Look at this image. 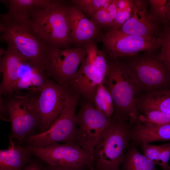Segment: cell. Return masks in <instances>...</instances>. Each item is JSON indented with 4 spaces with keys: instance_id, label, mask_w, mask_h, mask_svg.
I'll return each instance as SVG.
<instances>
[{
    "instance_id": "18",
    "label": "cell",
    "mask_w": 170,
    "mask_h": 170,
    "mask_svg": "<svg viewBox=\"0 0 170 170\" xmlns=\"http://www.w3.org/2000/svg\"><path fill=\"white\" fill-rule=\"evenodd\" d=\"M32 155L31 147L16 144L10 139L8 149L0 150V170H23Z\"/></svg>"
},
{
    "instance_id": "35",
    "label": "cell",
    "mask_w": 170,
    "mask_h": 170,
    "mask_svg": "<svg viewBox=\"0 0 170 170\" xmlns=\"http://www.w3.org/2000/svg\"><path fill=\"white\" fill-rule=\"evenodd\" d=\"M44 170H75L67 168L53 166L47 164L46 166L44 167Z\"/></svg>"
},
{
    "instance_id": "15",
    "label": "cell",
    "mask_w": 170,
    "mask_h": 170,
    "mask_svg": "<svg viewBox=\"0 0 170 170\" xmlns=\"http://www.w3.org/2000/svg\"><path fill=\"white\" fill-rule=\"evenodd\" d=\"M104 76L97 68L87 61L86 57L80 64L76 76L68 88L79 93L94 105L98 87L103 82Z\"/></svg>"
},
{
    "instance_id": "25",
    "label": "cell",
    "mask_w": 170,
    "mask_h": 170,
    "mask_svg": "<svg viewBox=\"0 0 170 170\" xmlns=\"http://www.w3.org/2000/svg\"><path fill=\"white\" fill-rule=\"evenodd\" d=\"M162 24L163 29L157 37L161 50L156 57L170 74V23L166 22Z\"/></svg>"
},
{
    "instance_id": "21",
    "label": "cell",
    "mask_w": 170,
    "mask_h": 170,
    "mask_svg": "<svg viewBox=\"0 0 170 170\" xmlns=\"http://www.w3.org/2000/svg\"><path fill=\"white\" fill-rule=\"evenodd\" d=\"M9 14L29 20L32 13L38 9L45 8L52 2L51 0H9L5 1Z\"/></svg>"
},
{
    "instance_id": "8",
    "label": "cell",
    "mask_w": 170,
    "mask_h": 170,
    "mask_svg": "<svg viewBox=\"0 0 170 170\" xmlns=\"http://www.w3.org/2000/svg\"><path fill=\"white\" fill-rule=\"evenodd\" d=\"M98 39L102 43V50L113 59L130 57L142 52L152 53L160 48L157 37L127 34L118 30L100 33Z\"/></svg>"
},
{
    "instance_id": "6",
    "label": "cell",
    "mask_w": 170,
    "mask_h": 170,
    "mask_svg": "<svg viewBox=\"0 0 170 170\" xmlns=\"http://www.w3.org/2000/svg\"><path fill=\"white\" fill-rule=\"evenodd\" d=\"M80 96L74 92L60 115L48 130L29 136L24 139L27 146L40 148L57 143L76 144V110Z\"/></svg>"
},
{
    "instance_id": "5",
    "label": "cell",
    "mask_w": 170,
    "mask_h": 170,
    "mask_svg": "<svg viewBox=\"0 0 170 170\" xmlns=\"http://www.w3.org/2000/svg\"><path fill=\"white\" fill-rule=\"evenodd\" d=\"M39 93L17 92L8 96L5 105L11 123L9 139H15L21 144L28 136L37 133L40 125L37 109Z\"/></svg>"
},
{
    "instance_id": "31",
    "label": "cell",
    "mask_w": 170,
    "mask_h": 170,
    "mask_svg": "<svg viewBox=\"0 0 170 170\" xmlns=\"http://www.w3.org/2000/svg\"><path fill=\"white\" fill-rule=\"evenodd\" d=\"M133 6V5L124 9L118 10L115 18L109 27V30H116L120 28L131 17Z\"/></svg>"
},
{
    "instance_id": "16",
    "label": "cell",
    "mask_w": 170,
    "mask_h": 170,
    "mask_svg": "<svg viewBox=\"0 0 170 170\" xmlns=\"http://www.w3.org/2000/svg\"><path fill=\"white\" fill-rule=\"evenodd\" d=\"M67 12L72 43L82 46L98 37L99 28L79 8L75 5L67 6Z\"/></svg>"
},
{
    "instance_id": "14",
    "label": "cell",
    "mask_w": 170,
    "mask_h": 170,
    "mask_svg": "<svg viewBox=\"0 0 170 170\" xmlns=\"http://www.w3.org/2000/svg\"><path fill=\"white\" fill-rule=\"evenodd\" d=\"M132 15L118 30L123 33L140 36L157 37L161 31L158 23L151 20L147 11V1L133 0Z\"/></svg>"
},
{
    "instance_id": "29",
    "label": "cell",
    "mask_w": 170,
    "mask_h": 170,
    "mask_svg": "<svg viewBox=\"0 0 170 170\" xmlns=\"http://www.w3.org/2000/svg\"><path fill=\"white\" fill-rule=\"evenodd\" d=\"M71 1L84 13L91 17L97 10L103 8L108 0H73Z\"/></svg>"
},
{
    "instance_id": "27",
    "label": "cell",
    "mask_w": 170,
    "mask_h": 170,
    "mask_svg": "<svg viewBox=\"0 0 170 170\" xmlns=\"http://www.w3.org/2000/svg\"><path fill=\"white\" fill-rule=\"evenodd\" d=\"M150 6V18L154 22L162 23L170 6V0L147 1Z\"/></svg>"
},
{
    "instance_id": "10",
    "label": "cell",
    "mask_w": 170,
    "mask_h": 170,
    "mask_svg": "<svg viewBox=\"0 0 170 170\" xmlns=\"http://www.w3.org/2000/svg\"><path fill=\"white\" fill-rule=\"evenodd\" d=\"M77 127L76 144L94 160V148L102 134L111 124L112 119L104 115L86 99L76 114Z\"/></svg>"
},
{
    "instance_id": "30",
    "label": "cell",
    "mask_w": 170,
    "mask_h": 170,
    "mask_svg": "<svg viewBox=\"0 0 170 170\" xmlns=\"http://www.w3.org/2000/svg\"><path fill=\"white\" fill-rule=\"evenodd\" d=\"M140 145L144 155L156 164L159 165L160 156L165 147V144L153 145L150 144H143Z\"/></svg>"
},
{
    "instance_id": "37",
    "label": "cell",
    "mask_w": 170,
    "mask_h": 170,
    "mask_svg": "<svg viewBox=\"0 0 170 170\" xmlns=\"http://www.w3.org/2000/svg\"><path fill=\"white\" fill-rule=\"evenodd\" d=\"M166 170H170V166L169 167H168V168Z\"/></svg>"
},
{
    "instance_id": "7",
    "label": "cell",
    "mask_w": 170,
    "mask_h": 170,
    "mask_svg": "<svg viewBox=\"0 0 170 170\" xmlns=\"http://www.w3.org/2000/svg\"><path fill=\"white\" fill-rule=\"evenodd\" d=\"M87 54L84 45L65 49L48 47L43 61L45 74L58 84L68 88Z\"/></svg>"
},
{
    "instance_id": "20",
    "label": "cell",
    "mask_w": 170,
    "mask_h": 170,
    "mask_svg": "<svg viewBox=\"0 0 170 170\" xmlns=\"http://www.w3.org/2000/svg\"><path fill=\"white\" fill-rule=\"evenodd\" d=\"M48 78L45 74L43 67L37 66L15 83L8 95L23 90L28 92L39 93L44 88Z\"/></svg>"
},
{
    "instance_id": "2",
    "label": "cell",
    "mask_w": 170,
    "mask_h": 170,
    "mask_svg": "<svg viewBox=\"0 0 170 170\" xmlns=\"http://www.w3.org/2000/svg\"><path fill=\"white\" fill-rule=\"evenodd\" d=\"M67 7L62 1L53 0L47 8L31 14L30 25L48 47L60 48L72 43Z\"/></svg>"
},
{
    "instance_id": "17",
    "label": "cell",
    "mask_w": 170,
    "mask_h": 170,
    "mask_svg": "<svg viewBox=\"0 0 170 170\" xmlns=\"http://www.w3.org/2000/svg\"><path fill=\"white\" fill-rule=\"evenodd\" d=\"M136 122L130 130L131 139L136 144L170 141V124L159 125L143 123L138 120Z\"/></svg>"
},
{
    "instance_id": "28",
    "label": "cell",
    "mask_w": 170,
    "mask_h": 170,
    "mask_svg": "<svg viewBox=\"0 0 170 170\" xmlns=\"http://www.w3.org/2000/svg\"><path fill=\"white\" fill-rule=\"evenodd\" d=\"M142 113L139 116L138 119L141 122L159 125L170 124V114L156 110Z\"/></svg>"
},
{
    "instance_id": "32",
    "label": "cell",
    "mask_w": 170,
    "mask_h": 170,
    "mask_svg": "<svg viewBox=\"0 0 170 170\" xmlns=\"http://www.w3.org/2000/svg\"><path fill=\"white\" fill-rule=\"evenodd\" d=\"M170 158V142L165 144V147L160 157L159 165L163 170H167L169 167L168 162Z\"/></svg>"
},
{
    "instance_id": "9",
    "label": "cell",
    "mask_w": 170,
    "mask_h": 170,
    "mask_svg": "<svg viewBox=\"0 0 170 170\" xmlns=\"http://www.w3.org/2000/svg\"><path fill=\"white\" fill-rule=\"evenodd\" d=\"M31 150L33 156L50 166L75 170H94L93 159L75 143H57L43 147H31Z\"/></svg>"
},
{
    "instance_id": "26",
    "label": "cell",
    "mask_w": 170,
    "mask_h": 170,
    "mask_svg": "<svg viewBox=\"0 0 170 170\" xmlns=\"http://www.w3.org/2000/svg\"><path fill=\"white\" fill-rule=\"evenodd\" d=\"M118 11L116 7V0H111L107 9L103 8L96 11L91 17V20L99 28L108 27L112 23Z\"/></svg>"
},
{
    "instance_id": "1",
    "label": "cell",
    "mask_w": 170,
    "mask_h": 170,
    "mask_svg": "<svg viewBox=\"0 0 170 170\" xmlns=\"http://www.w3.org/2000/svg\"><path fill=\"white\" fill-rule=\"evenodd\" d=\"M110 59L108 58V68L102 83L114 101L112 116L135 122L139 116L136 96L141 89L123 63Z\"/></svg>"
},
{
    "instance_id": "34",
    "label": "cell",
    "mask_w": 170,
    "mask_h": 170,
    "mask_svg": "<svg viewBox=\"0 0 170 170\" xmlns=\"http://www.w3.org/2000/svg\"><path fill=\"white\" fill-rule=\"evenodd\" d=\"M133 0H116V7L118 10L124 9L133 5Z\"/></svg>"
},
{
    "instance_id": "12",
    "label": "cell",
    "mask_w": 170,
    "mask_h": 170,
    "mask_svg": "<svg viewBox=\"0 0 170 170\" xmlns=\"http://www.w3.org/2000/svg\"><path fill=\"white\" fill-rule=\"evenodd\" d=\"M74 92L48 78L39 93L37 109L40 125L37 134L48 130L66 105Z\"/></svg>"
},
{
    "instance_id": "36",
    "label": "cell",
    "mask_w": 170,
    "mask_h": 170,
    "mask_svg": "<svg viewBox=\"0 0 170 170\" xmlns=\"http://www.w3.org/2000/svg\"><path fill=\"white\" fill-rule=\"evenodd\" d=\"M164 22L170 23V6L162 23Z\"/></svg>"
},
{
    "instance_id": "23",
    "label": "cell",
    "mask_w": 170,
    "mask_h": 170,
    "mask_svg": "<svg viewBox=\"0 0 170 170\" xmlns=\"http://www.w3.org/2000/svg\"><path fill=\"white\" fill-rule=\"evenodd\" d=\"M94 106L97 110L104 115L110 118L112 117L115 110L114 101L111 95L102 82L99 84L97 88L94 99Z\"/></svg>"
},
{
    "instance_id": "3",
    "label": "cell",
    "mask_w": 170,
    "mask_h": 170,
    "mask_svg": "<svg viewBox=\"0 0 170 170\" xmlns=\"http://www.w3.org/2000/svg\"><path fill=\"white\" fill-rule=\"evenodd\" d=\"M0 40L26 59L43 66L48 47L31 27L29 20L14 17L8 13L0 21Z\"/></svg>"
},
{
    "instance_id": "11",
    "label": "cell",
    "mask_w": 170,
    "mask_h": 170,
    "mask_svg": "<svg viewBox=\"0 0 170 170\" xmlns=\"http://www.w3.org/2000/svg\"><path fill=\"white\" fill-rule=\"evenodd\" d=\"M146 53L130 57L124 64L139 87L147 93L163 89L170 83V74L164 65L152 54Z\"/></svg>"
},
{
    "instance_id": "19",
    "label": "cell",
    "mask_w": 170,
    "mask_h": 170,
    "mask_svg": "<svg viewBox=\"0 0 170 170\" xmlns=\"http://www.w3.org/2000/svg\"><path fill=\"white\" fill-rule=\"evenodd\" d=\"M136 104L142 113L156 110L170 114V89L166 88L147 93L137 98Z\"/></svg>"
},
{
    "instance_id": "22",
    "label": "cell",
    "mask_w": 170,
    "mask_h": 170,
    "mask_svg": "<svg viewBox=\"0 0 170 170\" xmlns=\"http://www.w3.org/2000/svg\"><path fill=\"white\" fill-rule=\"evenodd\" d=\"M128 148L122 163L124 170H157L156 164L141 154L135 147Z\"/></svg>"
},
{
    "instance_id": "4",
    "label": "cell",
    "mask_w": 170,
    "mask_h": 170,
    "mask_svg": "<svg viewBox=\"0 0 170 170\" xmlns=\"http://www.w3.org/2000/svg\"><path fill=\"white\" fill-rule=\"evenodd\" d=\"M112 119L94 148V170H119L131 139L128 121L113 117Z\"/></svg>"
},
{
    "instance_id": "24",
    "label": "cell",
    "mask_w": 170,
    "mask_h": 170,
    "mask_svg": "<svg viewBox=\"0 0 170 170\" xmlns=\"http://www.w3.org/2000/svg\"><path fill=\"white\" fill-rule=\"evenodd\" d=\"M87 54L86 60L88 63L100 70L104 76L108 68V58L106 54L102 50L98 49L94 41L89 42L84 45Z\"/></svg>"
},
{
    "instance_id": "33",
    "label": "cell",
    "mask_w": 170,
    "mask_h": 170,
    "mask_svg": "<svg viewBox=\"0 0 170 170\" xmlns=\"http://www.w3.org/2000/svg\"><path fill=\"white\" fill-rule=\"evenodd\" d=\"M44 167L39 162L31 160L23 170H44Z\"/></svg>"
},
{
    "instance_id": "13",
    "label": "cell",
    "mask_w": 170,
    "mask_h": 170,
    "mask_svg": "<svg viewBox=\"0 0 170 170\" xmlns=\"http://www.w3.org/2000/svg\"><path fill=\"white\" fill-rule=\"evenodd\" d=\"M38 66H40L26 59L12 47H8L0 58V71L3 75L0 94L8 95L19 80Z\"/></svg>"
}]
</instances>
